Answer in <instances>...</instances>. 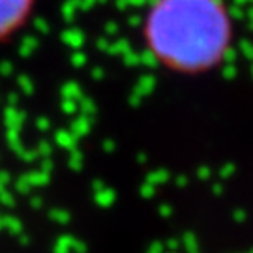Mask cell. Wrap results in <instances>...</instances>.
<instances>
[{"instance_id":"cell-1","label":"cell","mask_w":253,"mask_h":253,"mask_svg":"<svg viewBox=\"0 0 253 253\" xmlns=\"http://www.w3.org/2000/svg\"><path fill=\"white\" fill-rule=\"evenodd\" d=\"M150 53L176 72L219 62L231 42V21L217 0H154L145 19Z\"/></svg>"},{"instance_id":"cell-2","label":"cell","mask_w":253,"mask_h":253,"mask_svg":"<svg viewBox=\"0 0 253 253\" xmlns=\"http://www.w3.org/2000/svg\"><path fill=\"white\" fill-rule=\"evenodd\" d=\"M36 0H0V43L8 42L27 27Z\"/></svg>"}]
</instances>
